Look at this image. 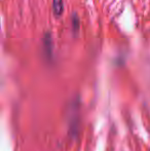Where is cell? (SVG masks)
<instances>
[{"label": "cell", "instance_id": "1", "mask_svg": "<svg viewBox=\"0 0 150 151\" xmlns=\"http://www.w3.org/2000/svg\"><path fill=\"white\" fill-rule=\"evenodd\" d=\"M52 8L57 17H60L64 12V3L63 0H52Z\"/></svg>", "mask_w": 150, "mask_h": 151}, {"label": "cell", "instance_id": "2", "mask_svg": "<svg viewBox=\"0 0 150 151\" xmlns=\"http://www.w3.org/2000/svg\"><path fill=\"white\" fill-rule=\"evenodd\" d=\"M72 28L75 32L79 29V20H78V17L76 16V14H73L72 17Z\"/></svg>", "mask_w": 150, "mask_h": 151}]
</instances>
